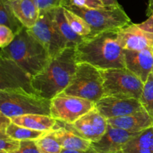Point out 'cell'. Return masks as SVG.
I'll use <instances>...</instances> for the list:
<instances>
[{"mask_svg": "<svg viewBox=\"0 0 153 153\" xmlns=\"http://www.w3.org/2000/svg\"><path fill=\"white\" fill-rule=\"evenodd\" d=\"M118 30L85 37L76 46L78 63H89L100 70L126 68L124 49L117 41Z\"/></svg>", "mask_w": 153, "mask_h": 153, "instance_id": "1", "label": "cell"}, {"mask_svg": "<svg viewBox=\"0 0 153 153\" xmlns=\"http://www.w3.org/2000/svg\"><path fill=\"white\" fill-rule=\"evenodd\" d=\"M77 64L76 47L66 48L59 55L52 58L44 70L33 76V89L38 95L52 100L68 86Z\"/></svg>", "mask_w": 153, "mask_h": 153, "instance_id": "2", "label": "cell"}, {"mask_svg": "<svg viewBox=\"0 0 153 153\" xmlns=\"http://www.w3.org/2000/svg\"><path fill=\"white\" fill-rule=\"evenodd\" d=\"M0 58L13 61L32 77L44 70L52 59L47 49L25 27L8 46L1 49Z\"/></svg>", "mask_w": 153, "mask_h": 153, "instance_id": "3", "label": "cell"}, {"mask_svg": "<svg viewBox=\"0 0 153 153\" xmlns=\"http://www.w3.org/2000/svg\"><path fill=\"white\" fill-rule=\"evenodd\" d=\"M51 100L22 88L0 90V112L9 118L40 114L51 116Z\"/></svg>", "mask_w": 153, "mask_h": 153, "instance_id": "4", "label": "cell"}, {"mask_svg": "<svg viewBox=\"0 0 153 153\" xmlns=\"http://www.w3.org/2000/svg\"><path fill=\"white\" fill-rule=\"evenodd\" d=\"M67 9L83 18L91 28L92 36L109 30H118L131 23L129 16L121 5L101 8H86L75 5L65 6Z\"/></svg>", "mask_w": 153, "mask_h": 153, "instance_id": "5", "label": "cell"}, {"mask_svg": "<svg viewBox=\"0 0 153 153\" xmlns=\"http://www.w3.org/2000/svg\"><path fill=\"white\" fill-rule=\"evenodd\" d=\"M63 94L82 98L97 103L104 97L101 70L87 62H79L76 72Z\"/></svg>", "mask_w": 153, "mask_h": 153, "instance_id": "6", "label": "cell"}, {"mask_svg": "<svg viewBox=\"0 0 153 153\" xmlns=\"http://www.w3.org/2000/svg\"><path fill=\"white\" fill-rule=\"evenodd\" d=\"M104 96H120L140 99L144 82L126 68L101 70Z\"/></svg>", "mask_w": 153, "mask_h": 153, "instance_id": "7", "label": "cell"}, {"mask_svg": "<svg viewBox=\"0 0 153 153\" xmlns=\"http://www.w3.org/2000/svg\"><path fill=\"white\" fill-rule=\"evenodd\" d=\"M54 10L40 11L35 25L28 28L29 32L47 49L51 57L59 55L67 48V42L61 37L54 19Z\"/></svg>", "mask_w": 153, "mask_h": 153, "instance_id": "8", "label": "cell"}, {"mask_svg": "<svg viewBox=\"0 0 153 153\" xmlns=\"http://www.w3.org/2000/svg\"><path fill=\"white\" fill-rule=\"evenodd\" d=\"M95 107V103L87 99L61 93L51 100V116L69 124L80 118Z\"/></svg>", "mask_w": 153, "mask_h": 153, "instance_id": "9", "label": "cell"}, {"mask_svg": "<svg viewBox=\"0 0 153 153\" xmlns=\"http://www.w3.org/2000/svg\"><path fill=\"white\" fill-rule=\"evenodd\" d=\"M117 41L124 50L153 49V15L141 23H132L118 30Z\"/></svg>", "mask_w": 153, "mask_h": 153, "instance_id": "10", "label": "cell"}, {"mask_svg": "<svg viewBox=\"0 0 153 153\" xmlns=\"http://www.w3.org/2000/svg\"><path fill=\"white\" fill-rule=\"evenodd\" d=\"M56 125L64 128L92 142L102 137L107 130L108 123L107 118L94 107L73 124L57 121Z\"/></svg>", "mask_w": 153, "mask_h": 153, "instance_id": "11", "label": "cell"}, {"mask_svg": "<svg viewBox=\"0 0 153 153\" xmlns=\"http://www.w3.org/2000/svg\"><path fill=\"white\" fill-rule=\"evenodd\" d=\"M95 107L107 119L144 110L140 99L120 96H104L95 104Z\"/></svg>", "mask_w": 153, "mask_h": 153, "instance_id": "12", "label": "cell"}, {"mask_svg": "<svg viewBox=\"0 0 153 153\" xmlns=\"http://www.w3.org/2000/svg\"><path fill=\"white\" fill-rule=\"evenodd\" d=\"M31 80L32 76L16 62L0 58V90L22 88L37 94L31 86Z\"/></svg>", "mask_w": 153, "mask_h": 153, "instance_id": "13", "label": "cell"}, {"mask_svg": "<svg viewBox=\"0 0 153 153\" xmlns=\"http://www.w3.org/2000/svg\"><path fill=\"white\" fill-rule=\"evenodd\" d=\"M137 134L114 127L108 124L104 134L100 140L91 142V147L97 153L118 152L122 151L124 146Z\"/></svg>", "mask_w": 153, "mask_h": 153, "instance_id": "14", "label": "cell"}, {"mask_svg": "<svg viewBox=\"0 0 153 153\" xmlns=\"http://www.w3.org/2000/svg\"><path fill=\"white\" fill-rule=\"evenodd\" d=\"M126 68L146 82L153 70V50H124Z\"/></svg>", "mask_w": 153, "mask_h": 153, "instance_id": "15", "label": "cell"}, {"mask_svg": "<svg viewBox=\"0 0 153 153\" xmlns=\"http://www.w3.org/2000/svg\"><path fill=\"white\" fill-rule=\"evenodd\" d=\"M108 123L132 133H138L153 126V117L146 110L124 116L108 119Z\"/></svg>", "mask_w": 153, "mask_h": 153, "instance_id": "16", "label": "cell"}, {"mask_svg": "<svg viewBox=\"0 0 153 153\" xmlns=\"http://www.w3.org/2000/svg\"><path fill=\"white\" fill-rule=\"evenodd\" d=\"M11 121L18 125L40 131H53L57 120L51 116L40 114H28L11 118Z\"/></svg>", "mask_w": 153, "mask_h": 153, "instance_id": "17", "label": "cell"}, {"mask_svg": "<svg viewBox=\"0 0 153 153\" xmlns=\"http://www.w3.org/2000/svg\"><path fill=\"white\" fill-rule=\"evenodd\" d=\"M9 3L16 16L25 28H31L35 25L40 10L34 0H16Z\"/></svg>", "mask_w": 153, "mask_h": 153, "instance_id": "18", "label": "cell"}, {"mask_svg": "<svg viewBox=\"0 0 153 153\" xmlns=\"http://www.w3.org/2000/svg\"><path fill=\"white\" fill-rule=\"evenodd\" d=\"M53 134L62 146L63 149L86 151L91 147V142L81 137L70 130L55 126Z\"/></svg>", "mask_w": 153, "mask_h": 153, "instance_id": "19", "label": "cell"}, {"mask_svg": "<svg viewBox=\"0 0 153 153\" xmlns=\"http://www.w3.org/2000/svg\"><path fill=\"white\" fill-rule=\"evenodd\" d=\"M124 153H153V126L137 133L123 148Z\"/></svg>", "mask_w": 153, "mask_h": 153, "instance_id": "20", "label": "cell"}, {"mask_svg": "<svg viewBox=\"0 0 153 153\" xmlns=\"http://www.w3.org/2000/svg\"><path fill=\"white\" fill-rule=\"evenodd\" d=\"M54 19L61 37L67 42V47H76L84 40L85 37L79 35L71 28L64 14V7L55 9Z\"/></svg>", "mask_w": 153, "mask_h": 153, "instance_id": "21", "label": "cell"}, {"mask_svg": "<svg viewBox=\"0 0 153 153\" xmlns=\"http://www.w3.org/2000/svg\"><path fill=\"white\" fill-rule=\"evenodd\" d=\"M0 25L10 28L15 35L25 28L14 14L10 3L6 0H0Z\"/></svg>", "mask_w": 153, "mask_h": 153, "instance_id": "22", "label": "cell"}, {"mask_svg": "<svg viewBox=\"0 0 153 153\" xmlns=\"http://www.w3.org/2000/svg\"><path fill=\"white\" fill-rule=\"evenodd\" d=\"M48 132L40 131V130H32V129L27 128L22 126L18 125L11 122L6 130V134L13 139L17 140H37L43 136H44Z\"/></svg>", "mask_w": 153, "mask_h": 153, "instance_id": "23", "label": "cell"}, {"mask_svg": "<svg viewBox=\"0 0 153 153\" xmlns=\"http://www.w3.org/2000/svg\"><path fill=\"white\" fill-rule=\"evenodd\" d=\"M64 8V14L72 29L76 34L82 37H87L90 35L91 33V28L88 25V22L83 18L72 12L71 10H68L66 8Z\"/></svg>", "mask_w": 153, "mask_h": 153, "instance_id": "24", "label": "cell"}, {"mask_svg": "<svg viewBox=\"0 0 153 153\" xmlns=\"http://www.w3.org/2000/svg\"><path fill=\"white\" fill-rule=\"evenodd\" d=\"M40 153H61L63 148L53 132H48L36 140Z\"/></svg>", "mask_w": 153, "mask_h": 153, "instance_id": "25", "label": "cell"}, {"mask_svg": "<svg viewBox=\"0 0 153 153\" xmlns=\"http://www.w3.org/2000/svg\"><path fill=\"white\" fill-rule=\"evenodd\" d=\"M140 100L144 109L153 117V73L144 83Z\"/></svg>", "mask_w": 153, "mask_h": 153, "instance_id": "26", "label": "cell"}, {"mask_svg": "<svg viewBox=\"0 0 153 153\" xmlns=\"http://www.w3.org/2000/svg\"><path fill=\"white\" fill-rule=\"evenodd\" d=\"M20 141L13 139L6 133H0V150L7 153H13L19 149Z\"/></svg>", "mask_w": 153, "mask_h": 153, "instance_id": "27", "label": "cell"}, {"mask_svg": "<svg viewBox=\"0 0 153 153\" xmlns=\"http://www.w3.org/2000/svg\"><path fill=\"white\" fill-rule=\"evenodd\" d=\"M70 0H34L40 11H48L69 4Z\"/></svg>", "mask_w": 153, "mask_h": 153, "instance_id": "28", "label": "cell"}, {"mask_svg": "<svg viewBox=\"0 0 153 153\" xmlns=\"http://www.w3.org/2000/svg\"><path fill=\"white\" fill-rule=\"evenodd\" d=\"M15 34L5 26L0 25V47L1 49L8 46L15 38Z\"/></svg>", "mask_w": 153, "mask_h": 153, "instance_id": "29", "label": "cell"}, {"mask_svg": "<svg viewBox=\"0 0 153 153\" xmlns=\"http://www.w3.org/2000/svg\"><path fill=\"white\" fill-rule=\"evenodd\" d=\"M69 4L86 8H101L105 7L100 0H70Z\"/></svg>", "mask_w": 153, "mask_h": 153, "instance_id": "30", "label": "cell"}, {"mask_svg": "<svg viewBox=\"0 0 153 153\" xmlns=\"http://www.w3.org/2000/svg\"><path fill=\"white\" fill-rule=\"evenodd\" d=\"M13 153H40L36 140H22L19 149Z\"/></svg>", "mask_w": 153, "mask_h": 153, "instance_id": "31", "label": "cell"}, {"mask_svg": "<svg viewBox=\"0 0 153 153\" xmlns=\"http://www.w3.org/2000/svg\"><path fill=\"white\" fill-rule=\"evenodd\" d=\"M11 122V118L0 112V133H6V130Z\"/></svg>", "mask_w": 153, "mask_h": 153, "instance_id": "32", "label": "cell"}, {"mask_svg": "<svg viewBox=\"0 0 153 153\" xmlns=\"http://www.w3.org/2000/svg\"><path fill=\"white\" fill-rule=\"evenodd\" d=\"M61 153H97L92 147L86 151H82V150H68V149H63Z\"/></svg>", "mask_w": 153, "mask_h": 153, "instance_id": "33", "label": "cell"}, {"mask_svg": "<svg viewBox=\"0 0 153 153\" xmlns=\"http://www.w3.org/2000/svg\"><path fill=\"white\" fill-rule=\"evenodd\" d=\"M104 4L105 7H112V6L120 5L117 0H100Z\"/></svg>", "mask_w": 153, "mask_h": 153, "instance_id": "34", "label": "cell"}, {"mask_svg": "<svg viewBox=\"0 0 153 153\" xmlns=\"http://www.w3.org/2000/svg\"><path fill=\"white\" fill-rule=\"evenodd\" d=\"M146 14L148 16H152V15H153V2L151 3V4H148Z\"/></svg>", "mask_w": 153, "mask_h": 153, "instance_id": "35", "label": "cell"}, {"mask_svg": "<svg viewBox=\"0 0 153 153\" xmlns=\"http://www.w3.org/2000/svg\"><path fill=\"white\" fill-rule=\"evenodd\" d=\"M7 2H14V1H16V0H6Z\"/></svg>", "mask_w": 153, "mask_h": 153, "instance_id": "36", "label": "cell"}, {"mask_svg": "<svg viewBox=\"0 0 153 153\" xmlns=\"http://www.w3.org/2000/svg\"><path fill=\"white\" fill-rule=\"evenodd\" d=\"M152 2H153V0H149V1H148V4H151V3H152Z\"/></svg>", "mask_w": 153, "mask_h": 153, "instance_id": "37", "label": "cell"}, {"mask_svg": "<svg viewBox=\"0 0 153 153\" xmlns=\"http://www.w3.org/2000/svg\"><path fill=\"white\" fill-rule=\"evenodd\" d=\"M0 153H7V152H5L1 151V150H0Z\"/></svg>", "mask_w": 153, "mask_h": 153, "instance_id": "38", "label": "cell"}, {"mask_svg": "<svg viewBox=\"0 0 153 153\" xmlns=\"http://www.w3.org/2000/svg\"><path fill=\"white\" fill-rule=\"evenodd\" d=\"M116 153H124V152H123L122 151H120V152H116Z\"/></svg>", "mask_w": 153, "mask_h": 153, "instance_id": "39", "label": "cell"}, {"mask_svg": "<svg viewBox=\"0 0 153 153\" xmlns=\"http://www.w3.org/2000/svg\"><path fill=\"white\" fill-rule=\"evenodd\" d=\"M152 73H153V70H152Z\"/></svg>", "mask_w": 153, "mask_h": 153, "instance_id": "40", "label": "cell"}, {"mask_svg": "<svg viewBox=\"0 0 153 153\" xmlns=\"http://www.w3.org/2000/svg\"><path fill=\"white\" fill-rule=\"evenodd\" d=\"M152 50H153V49H152Z\"/></svg>", "mask_w": 153, "mask_h": 153, "instance_id": "41", "label": "cell"}]
</instances>
